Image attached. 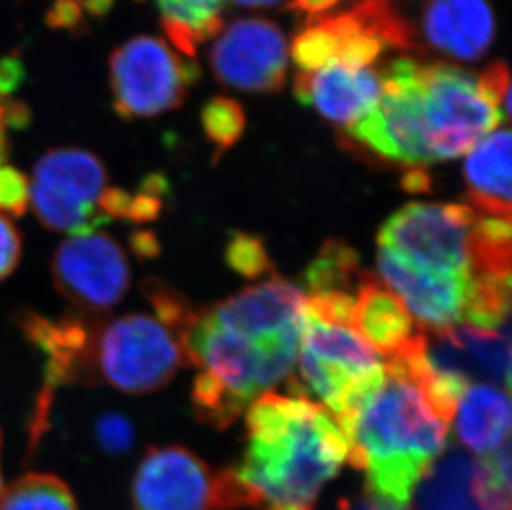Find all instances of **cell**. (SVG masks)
<instances>
[{
  "mask_svg": "<svg viewBox=\"0 0 512 510\" xmlns=\"http://www.w3.org/2000/svg\"><path fill=\"white\" fill-rule=\"evenodd\" d=\"M352 327L385 360L406 352L420 335L421 328L411 318L397 295L368 272L353 304Z\"/></svg>",
  "mask_w": 512,
  "mask_h": 510,
  "instance_id": "18",
  "label": "cell"
},
{
  "mask_svg": "<svg viewBox=\"0 0 512 510\" xmlns=\"http://www.w3.org/2000/svg\"><path fill=\"white\" fill-rule=\"evenodd\" d=\"M103 434H105V443L113 451H123L133 441V431L123 419H112L103 429Z\"/></svg>",
  "mask_w": 512,
  "mask_h": 510,
  "instance_id": "30",
  "label": "cell"
},
{
  "mask_svg": "<svg viewBox=\"0 0 512 510\" xmlns=\"http://www.w3.org/2000/svg\"><path fill=\"white\" fill-rule=\"evenodd\" d=\"M0 510H78L67 482L47 472H27L0 494Z\"/></svg>",
  "mask_w": 512,
  "mask_h": 510,
  "instance_id": "23",
  "label": "cell"
},
{
  "mask_svg": "<svg viewBox=\"0 0 512 510\" xmlns=\"http://www.w3.org/2000/svg\"><path fill=\"white\" fill-rule=\"evenodd\" d=\"M421 358L426 370L468 390L469 385L511 388V330L476 327L423 330Z\"/></svg>",
  "mask_w": 512,
  "mask_h": 510,
  "instance_id": "13",
  "label": "cell"
},
{
  "mask_svg": "<svg viewBox=\"0 0 512 510\" xmlns=\"http://www.w3.org/2000/svg\"><path fill=\"white\" fill-rule=\"evenodd\" d=\"M289 45L276 24L264 19L234 20L221 30L209 53L213 75L224 87L251 93L284 87Z\"/></svg>",
  "mask_w": 512,
  "mask_h": 510,
  "instance_id": "12",
  "label": "cell"
},
{
  "mask_svg": "<svg viewBox=\"0 0 512 510\" xmlns=\"http://www.w3.org/2000/svg\"><path fill=\"white\" fill-rule=\"evenodd\" d=\"M421 35L445 57L476 62L493 45V9L488 0H430L421 14Z\"/></svg>",
  "mask_w": 512,
  "mask_h": 510,
  "instance_id": "17",
  "label": "cell"
},
{
  "mask_svg": "<svg viewBox=\"0 0 512 510\" xmlns=\"http://www.w3.org/2000/svg\"><path fill=\"white\" fill-rule=\"evenodd\" d=\"M201 125L209 143L216 148L218 159L241 140L246 130V115L236 100L216 97L204 106Z\"/></svg>",
  "mask_w": 512,
  "mask_h": 510,
  "instance_id": "24",
  "label": "cell"
},
{
  "mask_svg": "<svg viewBox=\"0 0 512 510\" xmlns=\"http://www.w3.org/2000/svg\"><path fill=\"white\" fill-rule=\"evenodd\" d=\"M367 274L360 267V260L352 247L340 241H329L309 265L305 282L309 287V297H357Z\"/></svg>",
  "mask_w": 512,
  "mask_h": 510,
  "instance_id": "22",
  "label": "cell"
},
{
  "mask_svg": "<svg viewBox=\"0 0 512 510\" xmlns=\"http://www.w3.org/2000/svg\"><path fill=\"white\" fill-rule=\"evenodd\" d=\"M29 188L30 207L49 231L82 236L108 222L102 212L108 174L95 154L78 148L45 153L35 164Z\"/></svg>",
  "mask_w": 512,
  "mask_h": 510,
  "instance_id": "9",
  "label": "cell"
},
{
  "mask_svg": "<svg viewBox=\"0 0 512 510\" xmlns=\"http://www.w3.org/2000/svg\"><path fill=\"white\" fill-rule=\"evenodd\" d=\"M170 44L194 58L199 45L223 30L226 0H156Z\"/></svg>",
  "mask_w": 512,
  "mask_h": 510,
  "instance_id": "21",
  "label": "cell"
},
{
  "mask_svg": "<svg viewBox=\"0 0 512 510\" xmlns=\"http://www.w3.org/2000/svg\"><path fill=\"white\" fill-rule=\"evenodd\" d=\"M476 222L468 204H406L383 224L378 246L421 269L474 280Z\"/></svg>",
  "mask_w": 512,
  "mask_h": 510,
  "instance_id": "7",
  "label": "cell"
},
{
  "mask_svg": "<svg viewBox=\"0 0 512 510\" xmlns=\"http://www.w3.org/2000/svg\"><path fill=\"white\" fill-rule=\"evenodd\" d=\"M385 361L387 378L347 434V461L365 472L373 509L410 510L445 451L450 423L397 361Z\"/></svg>",
  "mask_w": 512,
  "mask_h": 510,
  "instance_id": "3",
  "label": "cell"
},
{
  "mask_svg": "<svg viewBox=\"0 0 512 510\" xmlns=\"http://www.w3.org/2000/svg\"><path fill=\"white\" fill-rule=\"evenodd\" d=\"M377 260L383 285L397 295L421 330L440 332L464 322L474 280L421 269L383 247Z\"/></svg>",
  "mask_w": 512,
  "mask_h": 510,
  "instance_id": "15",
  "label": "cell"
},
{
  "mask_svg": "<svg viewBox=\"0 0 512 510\" xmlns=\"http://www.w3.org/2000/svg\"><path fill=\"white\" fill-rule=\"evenodd\" d=\"M184 353L188 365L199 370L193 385L194 414L223 431L269 388L292 376L299 350L223 327L203 310L184 338Z\"/></svg>",
  "mask_w": 512,
  "mask_h": 510,
  "instance_id": "4",
  "label": "cell"
},
{
  "mask_svg": "<svg viewBox=\"0 0 512 510\" xmlns=\"http://www.w3.org/2000/svg\"><path fill=\"white\" fill-rule=\"evenodd\" d=\"M501 123L508 121L473 73L398 58L382 73L377 106L348 135L380 158L420 169L468 154Z\"/></svg>",
  "mask_w": 512,
  "mask_h": 510,
  "instance_id": "1",
  "label": "cell"
},
{
  "mask_svg": "<svg viewBox=\"0 0 512 510\" xmlns=\"http://www.w3.org/2000/svg\"><path fill=\"white\" fill-rule=\"evenodd\" d=\"M458 406L456 431L466 448L486 456L509 443L511 403L508 391L496 386H473L464 393Z\"/></svg>",
  "mask_w": 512,
  "mask_h": 510,
  "instance_id": "20",
  "label": "cell"
},
{
  "mask_svg": "<svg viewBox=\"0 0 512 510\" xmlns=\"http://www.w3.org/2000/svg\"><path fill=\"white\" fill-rule=\"evenodd\" d=\"M133 510L249 509L231 467L214 472L183 446L150 448L131 482Z\"/></svg>",
  "mask_w": 512,
  "mask_h": 510,
  "instance_id": "8",
  "label": "cell"
},
{
  "mask_svg": "<svg viewBox=\"0 0 512 510\" xmlns=\"http://www.w3.org/2000/svg\"><path fill=\"white\" fill-rule=\"evenodd\" d=\"M479 85L486 97L498 108L504 120H511V75L508 65L504 62H494L478 77Z\"/></svg>",
  "mask_w": 512,
  "mask_h": 510,
  "instance_id": "27",
  "label": "cell"
},
{
  "mask_svg": "<svg viewBox=\"0 0 512 510\" xmlns=\"http://www.w3.org/2000/svg\"><path fill=\"white\" fill-rule=\"evenodd\" d=\"M246 451L231 467L249 509L315 510L348 458L334 416L307 396L264 393L247 409Z\"/></svg>",
  "mask_w": 512,
  "mask_h": 510,
  "instance_id": "2",
  "label": "cell"
},
{
  "mask_svg": "<svg viewBox=\"0 0 512 510\" xmlns=\"http://www.w3.org/2000/svg\"><path fill=\"white\" fill-rule=\"evenodd\" d=\"M184 365L183 343L153 315L100 318L90 350L92 385L143 395L168 385Z\"/></svg>",
  "mask_w": 512,
  "mask_h": 510,
  "instance_id": "6",
  "label": "cell"
},
{
  "mask_svg": "<svg viewBox=\"0 0 512 510\" xmlns=\"http://www.w3.org/2000/svg\"><path fill=\"white\" fill-rule=\"evenodd\" d=\"M50 272L58 294L88 315H107L130 287L128 257L105 232L68 237L55 251Z\"/></svg>",
  "mask_w": 512,
  "mask_h": 510,
  "instance_id": "11",
  "label": "cell"
},
{
  "mask_svg": "<svg viewBox=\"0 0 512 510\" xmlns=\"http://www.w3.org/2000/svg\"><path fill=\"white\" fill-rule=\"evenodd\" d=\"M30 206L29 179L19 169L0 164V214L20 217Z\"/></svg>",
  "mask_w": 512,
  "mask_h": 510,
  "instance_id": "26",
  "label": "cell"
},
{
  "mask_svg": "<svg viewBox=\"0 0 512 510\" xmlns=\"http://www.w3.org/2000/svg\"><path fill=\"white\" fill-rule=\"evenodd\" d=\"M342 2L343 0H289L287 7L305 17V22H307V20L315 19L320 15L329 14Z\"/></svg>",
  "mask_w": 512,
  "mask_h": 510,
  "instance_id": "29",
  "label": "cell"
},
{
  "mask_svg": "<svg viewBox=\"0 0 512 510\" xmlns=\"http://www.w3.org/2000/svg\"><path fill=\"white\" fill-rule=\"evenodd\" d=\"M2 489H4V486H2V474H0V494H2Z\"/></svg>",
  "mask_w": 512,
  "mask_h": 510,
  "instance_id": "33",
  "label": "cell"
},
{
  "mask_svg": "<svg viewBox=\"0 0 512 510\" xmlns=\"http://www.w3.org/2000/svg\"><path fill=\"white\" fill-rule=\"evenodd\" d=\"M10 125V113L2 105V93H0V164H5V154H7V135L5 131Z\"/></svg>",
  "mask_w": 512,
  "mask_h": 510,
  "instance_id": "31",
  "label": "cell"
},
{
  "mask_svg": "<svg viewBox=\"0 0 512 510\" xmlns=\"http://www.w3.org/2000/svg\"><path fill=\"white\" fill-rule=\"evenodd\" d=\"M226 260L234 272L246 279H257L272 272V262L261 237L246 232L232 234L226 247Z\"/></svg>",
  "mask_w": 512,
  "mask_h": 510,
  "instance_id": "25",
  "label": "cell"
},
{
  "mask_svg": "<svg viewBox=\"0 0 512 510\" xmlns=\"http://www.w3.org/2000/svg\"><path fill=\"white\" fill-rule=\"evenodd\" d=\"M299 350V378H290V393L317 396L347 438L387 378V361L353 327L307 307Z\"/></svg>",
  "mask_w": 512,
  "mask_h": 510,
  "instance_id": "5",
  "label": "cell"
},
{
  "mask_svg": "<svg viewBox=\"0 0 512 510\" xmlns=\"http://www.w3.org/2000/svg\"><path fill=\"white\" fill-rule=\"evenodd\" d=\"M201 70L166 40L140 35L115 50L110 60L113 98L126 120L176 110L198 82Z\"/></svg>",
  "mask_w": 512,
  "mask_h": 510,
  "instance_id": "10",
  "label": "cell"
},
{
  "mask_svg": "<svg viewBox=\"0 0 512 510\" xmlns=\"http://www.w3.org/2000/svg\"><path fill=\"white\" fill-rule=\"evenodd\" d=\"M22 259V237L14 222L0 214V282L9 277Z\"/></svg>",
  "mask_w": 512,
  "mask_h": 510,
  "instance_id": "28",
  "label": "cell"
},
{
  "mask_svg": "<svg viewBox=\"0 0 512 510\" xmlns=\"http://www.w3.org/2000/svg\"><path fill=\"white\" fill-rule=\"evenodd\" d=\"M294 95L300 103L314 106L324 118L348 130L377 106L382 73L372 67L357 70L332 63L317 72L297 73Z\"/></svg>",
  "mask_w": 512,
  "mask_h": 510,
  "instance_id": "16",
  "label": "cell"
},
{
  "mask_svg": "<svg viewBox=\"0 0 512 510\" xmlns=\"http://www.w3.org/2000/svg\"><path fill=\"white\" fill-rule=\"evenodd\" d=\"M305 302L304 290L272 275L204 312L219 325L262 342L300 348Z\"/></svg>",
  "mask_w": 512,
  "mask_h": 510,
  "instance_id": "14",
  "label": "cell"
},
{
  "mask_svg": "<svg viewBox=\"0 0 512 510\" xmlns=\"http://www.w3.org/2000/svg\"><path fill=\"white\" fill-rule=\"evenodd\" d=\"M468 206L483 216L511 217V131L496 130L464 161Z\"/></svg>",
  "mask_w": 512,
  "mask_h": 510,
  "instance_id": "19",
  "label": "cell"
},
{
  "mask_svg": "<svg viewBox=\"0 0 512 510\" xmlns=\"http://www.w3.org/2000/svg\"><path fill=\"white\" fill-rule=\"evenodd\" d=\"M236 5L247 7V9H274L279 5L289 4V0H231Z\"/></svg>",
  "mask_w": 512,
  "mask_h": 510,
  "instance_id": "32",
  "label": "cell"
}]
</instances>
